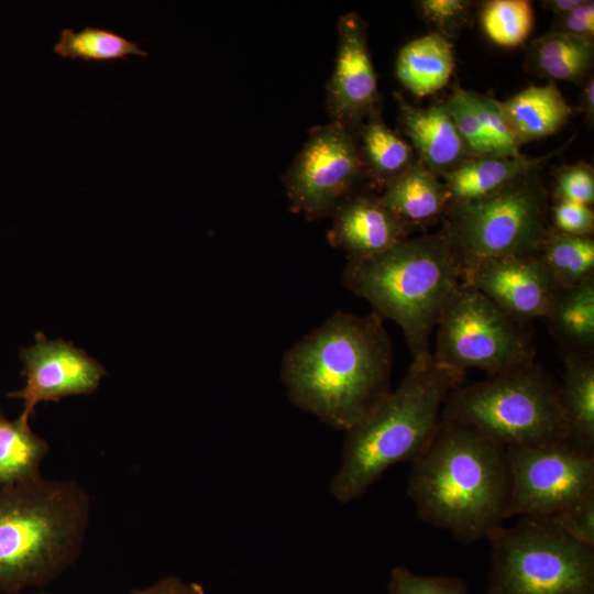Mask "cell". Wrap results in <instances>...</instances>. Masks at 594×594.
Returning <instances> with one entry per match:
<instances>
[{
    "label": "cell",
    "mask_w": 594,
    "mask_h": 594,
    "mask_svg": "<svg viewBox=\"0 0 594 594\" xmlns=\"http://www.w3.org/2000/svg\"><path fill=\"white\" fill-rule=\"evenodd\" d=\"M546 319L564 353L594 354V278L557 288Z\"/></svg>",
    "instance_id": "7402d4cb"
},
{
    "label": "cell",
    "mask_w": 594,
    "mask_h": 594,
    "mask_svg": "<svg viewBox=\"0 0 594 594\" xmlns=\"http://www.w3.org/2000/svg\"><path fill=\"white\" fill-rule=\"evenodd\" d=\"M485 35L496 45L516 47L530 35L535 14L527 0H490L480 12Z\"/></svg>",
    "instance_id": "83f0119b"
},
{
    "label": "cell",
    "mask_w": 594,
    "mask_h": 594,
    "mask_svg": "<svg viewBox=\"0 0 594 594\" xmlns=\"http://www.w3.org/2000/svg\"><path fill=\"white\" fill-rule=\"evenodd\" d=\"M435 360L464 373L485 371L490 377L512 373L536 361L527 326L520 324L474 287L461 283L437 327Z\"/></svg>",
    "instance_id": "9c48e42d"
},
{
    "label": "cell",
    "mask_w": 594,
    "mask_h": 594,
    "mask_svg": "<svg viewBox=\"0 0 594 594\" xmlns=\"http://www.w3.org/2000/svg\"><path fill=\"white\" fill-rule=\"evenodd\" d=\"M560 402L564 413L566 441L594 455V354L563 353Z\"/></svg>",
    "instance_id": "ffe728a7"
},
{
    "label": "cell",
    "mask_w": 594,
    "mask_h": 594,
    "mask_svg": "<svg viewBox=\"0 0 594 594\" xmlns=\"http://www.w3.org/2000/svg\"><path fill=\"white\" fill-rule=\"evenodd\" d=\"M593 61V40L559 31L536 38L529 50L530 66L538 75L573 84H584Z\"/></svg>",
    "instance_id": "603a6c76"
},
{
    "label": "cell",
    "mask_w": 594,
    "mask_h": 594,
    "mask_svg": "<svg viewBox=\"0 0 594 594\" xmlns=\"http://www.w3.org/2000/svg\"><path fill=\"white\" fill-rule=\"evenodd\" d=\"M125 594H205V591L196 582H189L178 576L169 575L150 585L133 588Z\"/></svg>",
    "instance_id": "8d00e7d4"
},
{
    "label": "cell",
    "mask_w": 594,
    "mask_h": 594,
    "mask_svg": "<svg viewBox=\"0 0 594 594\" xmlns=\"http://www.w3.org/2000/svg\"><path fill=\"white\" fill-rule=\"evenodd\" d=\"M538 256L557 288L594 278V240L550 229Z\"/></svg>",
    "instance_id": "d4e9b609"
},
{
    "label": "cell",
    "mask_w": 594,
    "mask_h": 594,
    "mask_svg": "<svg viewBox=\"0 0 594 594\" xmlns=\"http://www.w3.org/2000/svg\"><path fill=\"white\" fill-rule=\"evenodd\" d=\"M406 492L425 522L466 544L487 539L507 519L506 448L470 426L441 419L413 462Z\"/></svg>",
    "instance_id": "7a4b0ae2"
},
{
    "label": "cell",
    "mask_w": 594,
    "mask_h": 594,
    "mask_svg": "<svg viewBox=\"0 0 594 594\" xmlns=\"http://www.w3.org/2000/svg\"><path fill=\"white\" fill-rule=\"evenodd\" d=\"M454 70L452 45L431 32L405 44L396 58L395 72L402 85L417 97H426L448 85Z\"/></svg>",
    "instance_id": "44dd1931"
},
{
    "label": "cell",
    "mask_w": 594,
    "mask_h": 594,
    "mask_svg": "<svg viewBox=\"0 0 594 594\" xmlns=\"http://www.w3.org/2000/svg\"><path fill=\"white\" fill-rule=\"evenodd\" d=\"M462 266L442 232L407 238L383 253L348 260L343 286L396 322L413 360L431 354L430 337L462 283Z\"/></svg>",
    "instance_id": "5b68a950"
},
{
    "label": "cell",
    "mask_w": 594,
    "mask_h": 594,
    "mask_svg": "<svg viewBox=\"0 0 594 594\" xmlns=\"http://www.w3.org/2000/svg\"><path fill=\"white\" fill-rule=\"evenodd\" d=\"M384 319L336 311L284 354L290 402L338 430L366 418L392 392L393 346Z\"/></svg>",
    "instance_id": "6da1fadb"
},
{
    "label": "cell",
    "mask_w": 594,
    "mask_h": 594,
    "mask_svg": "<svg viewBox=\"0 0 594 594\" xmlns=\"http://www.w3.org/2000/svg\"><path fill=\"white\" fill-rule=\"evenodd\" d=\"M549 198L532 172L493 194L450 206L441 232L462 267L504 256L535 255L551 226Z\"/></svg>",
    "instance_id": "ba28073f"
},
{
    "label": "cell",
    "mask_w": 594,
    "mask_h": 594,
    "mask_svg": "<svg viewBox=\"0 0 594 594\" xmlns=\"http://www.w3.org/2000/svg\"><path fill=\"white\" fill-rule=\"evenodd\" d=\"M547 158L526 155L468 157L440 177L450 196L449 207L486 197L515 178L535 170Z\"/></svg>",
    "instance_id": "d6986e66"
},
{
    "label": "cell",
    "mask_w": 594,
    "mask_h": 594,
    "mask_svg": "<svg viewBox=\"0 0 594 594\" xmlns=\"http://www.w3.org/2000/svg\"><path fill=\"white\" fill-rule=\"evenodd\" d=\"M465 374L439 364L431 354L413 360L395 391L345 431L341 462L330 492L341 503L361 497L392 465L414 462L441 421L448 395Z\"/></svg>",
    "instance_id": "277c9868"
},
{
    "label": "cell",
    "mask_w": 594,
    "mask_h": 594,
    "mask_svg": "<svg viewBox=\"0 0 594 594\" xmlns=\"http://www.w3.org/2000/svg\"><path fill=\"white\" fill-rule=\"evenodd\" d=\"M0 594H52L45 588L41 590H31V591H23V592H12V593H0Z\"/></svg>",
    "instance_id": "ab89813d"
},
{
    "label": "cell",
    "mask_w": 594,
    "mask_h": 594,
    "mask_svg": "<svg viewBox=\"0 0 594 594\" xmlns=\"http://www.w3.org/2000/svg\"><path fill=\"white\" fill-rule=\"evenodd\" d=\"M461 277L524 326L547 317L557 289L538 254L482 261L462 267Z\"/></svg>",
    "instance_id": "4fadbf2b"
},
{
    "label": "cell",
    "mask_w": 594,
    "mask_h": 594,
    "mask_svg": "<svg viewBox=\"0 0 594 594\" xmlns=\"http://www.w3.org/2000/svg\"><path fill=\"white\" fill-rule=\"evenodd\" d=\"M471 156L496 155L473 110L466 90L454 87L442 103Z\"/></svg>",
    "instance_id": "f1b7e54d"
},
{
    "label": "cell",
    "mask_w": 594,
    "mask_h": 594,
    "mask_svg": "<svg viewBox=\"0 0 594 594\" xmlns=\"http://www.w3.org/2000/svg\"><path fill=\"white\" fill-rule=\"evenodd\" d=\"M487 539L488 594H594V547L552 517L522 516Z\"/></svg>",
    "instance_id": "52a82bcc"
},
{
    "label": "cell",
    "mask_w": 594,
    "mask_h": 594,
    "mask_svg": "<svg viewBox=\"0 0 594 594\" xmlns=\"http://www.w3.org/2000/svg\"><path fill=\"white\" fill-rule=\"evenodd\" d=\"M510 495L507 519L551 517L594 491V455L566 440L538 447H508Z\"/></svg>",
    "instance_id": "30bf717a"
},
{
    "label": "cell",
    "mask_w": 594,
    "mask_h": 594,
    "mask_svg": "<svg viewBox=\"0 0 594 594\" xmlns=\"http://www.w3.org/2000/svg\"><path fill=\"white\" fill-rule=\"evenodd\" d=\"M388 594H469V587L463 579L418 575L398 565L391 571Z\"/></svg>",
    "instance_id": "4dcf8cb0"
},
{
    "label": "cell",
    "mask_w": 594,
    "mask_h": 594,
    "mask_svg": "<svg viewBox=\"0 0 594 594\" xmlns=\"http://www.w3.org/2000/svg\"><path fill=\"white\" fill-rule=\"evenodd\" d=\"M25 377L22 389L8 394L23 400L19 418L30 422L40 403L59 402L74 395H90L107 374L105 367L84 350L64 340H48L42 332L35 343L20 350Z\"/></svg>",
    "instance_id": "7c38bea8"
},
{
    "label": "cell",
    "mask_w": 594,
    "mask_h": 594,
    "mask_svg": "<svg viewBox=\"0 0 594 594\" xmlns=\"http://www.w3.org/2000/svg\"><path fill=\"white\" fill-rule=\"evenodd\" d=\"M363 165L349 128L332 121L315 130L285 178L292 207L312 220L331 216L351 196Z\"/></svg>",
    "instance_id": "8fae6325"
},
{
    "label": "cell",
    "mask_w": 594,
    "mask_h": 594,
    "mask_svg": "<svg viewBox=\"0 0 594 594\" xmlns=\"http://www.w3.org/2000/svg\"><path fill=\"white\" fill-rule=\"evenodd\" d=\"M404 132L418 154L419 163L441 177L472 157L442 103L419 108L396 96Z\"/></svg>",
    "instance_id": "2e32d148"
},
{
    "label": "cell",
    "mask_w": 594,
    "mask_h": 594,
    "mask_svg": "<svg viewBox=\"0 0 594 594\" xmlns=\"http://www.w3.org/2000/svg\"><path fill=\"white\" fill-rule=\"evenodd\" d=\"M48 442L33 432L30 422L7 418L0 407V485L41 476Z\"/></svg>",
    "instance_id": "cb8c5ba5"
},
{
    "label": "cell",
    "mask_w": 594,
    "mask_h": 594,
    "mask_svg": "<svg viewBox=\"0 0 594 594\" xmlns=\"http://www.w3.org/2000/svg\"><path fill=\"white\" fill-rule=\"evenodd\" d=\"M338 32V53L328 85V108L333 121L350 129L376 110L377 77L362 19L354 12L342 15Z\"/></svg>",
    "instance_id": "5bb4252c"
},
{
    "label": "cell",
    "mask_w": 594,
    "mask_h": 594,
    "mask_svg": "<svg viewBox=\"0 0 594 594\" xmlns=\"http://www.w3.org/2000/svg\"><path fill=\"white\" fill-rule=\"evenodd\" d=\"M328 239L348 260L369 258L408 238L414 230L393 215L378 197L356 195L344 199L331 215Z\"/></svg>",
    "instance_id": "9a60e30c"
},
{
    "label": "cell",
    "mask_w": 594,
    "mask_h": 594,
    "mask_svg": "<svg viewBox=\"0 0 594 594\" xmlns=\"http://www.w3.org/2000/svg\"><path fill=\"white\" fill-rule=\"evenodd\" d=\"M361 130L362 161L377 183L388 184L413 163L411 146L391 130L374 110Z\"/></svg>",
    "instance_id": "484cf974"
},
{
    "label": "cell",
    "mask_w": 594,
    "mask_h": 594,
    "mask_svg": "<svg viewBox=\"0 0 594 594\" xmlns=\"http://www.w3.org/2000/svg\"><path fill=\"white\" fill-rule=\"evenodd\" d=\"M554 31L593 40L594 2L584 0L570 12L557 16V28Z\"/></svg>",
    "instance_id": "d590c367"
},
{
    "label": "cell",
    "mask_w": 594,
    "mask_h": 594,
    "mask_svg": "<svg viewBox=\"0 0 594 594\" xmlns=\"http://www.w3.org/2000/svg\"><path fill=\"white\" fill-rule=\"evenodd\" d=\"M557 200H568L586 206L594 201V172L587 164L563 168L556 184Z\"/></svg>",
    "instance_id": "836d02e7"
},
{
    "label": "cell",
    "mask_w": 594,
    "mask_h": 594,
    "mask_svg": "<svg viewBox=\"0 0 594 594\" xmlns=\"http://www.w3.org/2000/svg\"><path fill=\"white\" fill-rule=\"evenodd\" d=\"M470 102L496 155L519 157L516 145L501 110L499 101L491 96L466 90Z\"/></svg>",
    "instance_id": "f546056e"
},
{
    "label": "cell",
    "mask_w": 594,
    "mask_h": 594,
    "mask_svg": "<svg viewBox=\"0 0 594 594\" xmlns=\"http://www.w3.org/2000/svg\"><path fill=\"white\" fill-rule=\"evenodd\" d=\"M499 106L518 147L558 132L571 116V108L553 82L527 87L499 101Z\"/></svg>",
    "instance_id": "e0dca14e"
},
{
    "label": "cell",
    "mask_w": 594,
    "mask_h": 594,
    "mask_svg": "<svg viewBox=\"0 0 594 594\" xmlns=\"http://www.w3.org/2000/svg\"><path fill=\"white\" fill-rule=\"evenodd\" d=\"M584 0H549L543 1V6L554 13L557 16L563 15L578 6H580Z\"/></svg>",
    "instance_id": "f35d334b"
},
{
    "label": "cell",
    "mask_w": 594,
    "mask_h": 594,
    "mask_svg": "<svg viewBox=\"0 0 594 594\" xmlns=\"http://www.w3.org/2000/svg\"><path fill=\"white\" fill-rule=\"evenodd\" d=\"M378 198L413 229L443 217L450 205L443 180L419 162L386 184L384 194Z\"/></svg>",
    "instance_id": "ac0fdd59"
},
{
    "label": "cell",
    "mask_w": 594,
    "mask_h": 594,
    "mask_svg": "<svg viewBox=\"0 0 594 594\" xmlns=\"http://www.w3.org/2000/svg\"><path fill=\"white\" fill-rule=\"evenodd\" d=\"M581 109L586 122L592 127L594 121V78L592 75L583 84Z\"/></svg>",
    "instance_id": "74e56055"
},
{
    "label": "cell",
    "mask_w": 594,
    "mask_h": 594,
    "mask_svg": "<svg viewBox=\"0 0 594 594\" xmlns=\"http://www.w3.org/2000/svg\"><path fill=\"white\" fill-rule=\"evenodd\" d=\"M560 384L535 361L521 370L460 385L448 395L441 419L470 426L508 447L564 441L568 426Z\"/></svg>",
    "instance_id": "8992f818"
},
{
    "label": "cell",
    "mask_w": 594,
    "mask_h": 594,
    "mask_svg": "<svg viewBox=\"0 0 594 594\" xmlns=\"http://www.w3.org/2000/svg\"><path fill=\"white\" fill-rule=\"evenodd\" d=\"M417 7L422 18L442 36L452 35L468 20L471 2L465 0H420Z\"/></svg>",
    "instance_id": "1f68e13d"
},
{
    "label": "cell",
    "mask_w": 594,
    "mask_h": 594,
    "mask_svg": "<svg viewBox=\"0 0 594 594\" xmlns=\"http://www.w3.org/2000/svg\"><path fill=\"white\" fill-rule=\"evenodd\" d=\"M552 226L558 232L592 237L594 231V212L591 206L568 201L557 200L551 209Z\"/></svg>",
    "instance_id": "e575fe53"
},
{
    "label": "cell",
    "mask_w": 594,
    "mask_h": 594,
    "mask_svg": "<svg viewBox=\"0 0 594 594\" xmlns=\"http://www.w3.org/2000/svg\"><path fill=\"white\" fill-rule=\"evenodd\" d=\"M551 517L574 539L594 547V491Z\"/></svg>",
    "instance_id": "d6a6232c"
},
{
    "label": "cell",
    "mask_w": 594,
    "mask_h": 594,
    "mask_svg": "<svg viewBox=\"0 0 594 594\" xmlns=\"http://www.w3.org/2000/svg\"><path fill=\"white\" fill-rule=\"evenodd\" d=\"M91 501L74 480L0 485V593L45 588L78 560Z\"/></svg>",
    "instance_id": "3957f363"
},
{
    "label": "cell",
    "mask_w": 594,
    "mask_h": 594,
    "mask_svg": "<svg viewBox=\"0 0 594 594\" xmlns=\"http://www.w3.org/2000/svg\"><path fill=\"white\" fill-rule=\"evenodd\" d=\"M54 52L65 58L84 61L127 59L130 55L146 56L139 43L128 40L110 30L87 26L75 32L64 29Z\"/></svg>",
    "instance_id": "4316f807"
}]
</instances>
